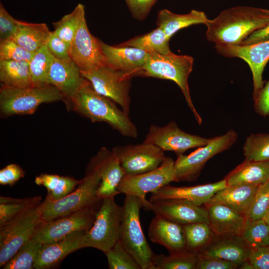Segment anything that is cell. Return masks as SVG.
Returning <instances> with one entry per match:
<instances>
[{
    "mask_svg": "<svg viewBox=\"0 0 269 269\" xmlns=\"http://www.w3.org/2000/svg\"><path fill=\"white\" fill-rule=\"evenodd\" d=\"M269 23V10L236 6L222 11L205 24L207 39L215 44L240 45L253 32Z\"/></svg>",
    "mask_w": 269,
    "mask_h": 269,
    "instance_id": "obj_1",
    "label": "cell"
},
{
    "mask_svg": "<svg viewBox=\"0 0 269 269\" xmlns=\"http://www.w3.org/2000/svg\"><path fill=\"white\" fill-rule=\"evenodd\" d=\"M70 101L75 111L92 122L106 123L127 137L137 136V129L129 115L112 100L96 92L87 79Z\"/></svg>",
    "mask_w": 269,
    "mask_h": 269,
    "instance_id": "obj_2",
    "label": "cell"
},
{
    "mask_svg": "<svg viewBox=\"0 0 269 269\" xmlns=\"http://www.w3.org/2000/svg\"><path fill=\"white\" fill-rule=\"evenodd\" d=\"M193 57L187 55H177L172 52L163 54L151 53L138 76L174 82L182 91L197 122L200 125L202 120L193 104L188 82L189 76L193 69Z\"/></svg>",
    "mask_w": 269,
    "mask_h": 269,
    "instance_id": "obj_3",
    "label": "cell"
},
{
    "mask_svg": "<svg viewBox=\"0 0 269 269\" xmlns=\"http://www.w3.org/2000/svg\"><path fill=\"white\" fill-rule=\"evenodd\" d=\"M122 207L119 241L141 269H153L154 253L146 240L139 220L142 203L135 196L126 195Z\"/></svg>",
    "mask_w": 269,
    "mask_h": 269,
    "instance_id": "obj_4",
    "label": "cell"
},
{
    "mask_svg": "<svg viewBox=\"0 0 269 269\" xmlns=\"http://www.w3.org/2000/svg\"><path fill=\"white\" fill-rule=\"evenodd\" d=\"M101 182L97 171L88 167L85 177L70 193L62 198L49 201L45 199L42 204L43 222L52 220L87 208L96 207L101 199L97 195Z\"/></svg>",
    "mask_w": 269,
    "mask_h": 269,
    "instance_id": "obj_5",
    "label": "cell"
},
{
    "mask_svg": "<svg viewBox=\"0 0 269 269\" xmlns=\"http://www.w3.org/2000/svg\"><path fill=\"white\" fill-rule=\"evenodd\" d=\"M64 99L61 92L50 84L22 88H10L1 85L0 112L5 116L32 114L42 104Z\"/></svg>",
    "mask_w": 269,
    "mask_h": 269,
    "instance_id": "obj_6",
    "label": "cell"
},
{
    "mask_svg": "<svg viewBox=\"0 0 269 269\" xmlns=\"http://www.w3.org/2000/svg\"><path fill=\"white\" fill-rule=\"evenodd\" d=\"M114 198L101 199L94 223L84 235V248H95L105 253L119 240L123 207L116 203Z\"/></svg>",
    "mask_w": 269,
    "mask_h": 269,
    "instance_id": "obj_7",
    "label": "cell"
},
{
    "mask_svg": "<svg viewBox=\"0 0 269 269\" xmlns=\"http://www.w3.org/2000/svg\"><path fill=\"white\" fill-rule=\"evenodd\" d=\"M42 204L33 207L0 228V267L5 264L32 239L42 219Z\"/></svg>",
    "mask_w": 269,
    "mask_h": 269,
    "instance_id": "obj_8",
    "label": "cell"
},
{
    "mask_svg": "<svg viewBox=\"0 0 269 269\" xmlns=\"http://www.w3.org/2000/svg\"><path fill=\"white\" fill-rule=\"evenodd\" d=\"M81 73L96 92L118 104L123 111L129 115L130 91L133 77L131 73L107 65Z\"/></svg>",
    "mask_w": 269,
    "mask_h": 269,
    "instance_id": "obj_9",
    "label": "cell"
},
{
    "mask_svg": "<svg viewBox=\"0 0 269 269\" xmlns=\"http://www.w3.org/2000/svg\"><path fill=\"white\" fill-rule=\"evenodd\" d=\"M172 181H176L174 161L171 157H166L154 170L136 175L125 174L117 190L119 194L138 198L144 207L148 202L145 198L146 194L153 193Z\"/></svg>",
    "mask_w": 269,
    "mask_h": 269,
    "instance_id": "obj_10",
    "label": "cell"
},
{
    "mask_svg": "<svg viewBox=\"0 0 269 269\" xmlns=\"http://www.w3.org/2000/svg\"><path fill=\"white\" fill-rule=\"evenodd\" d=\"M237 137L236 132L230 130L223 135L210 138L207 144L187 155H177L174 161L176 181L193 179L209 159L231 147Z\"/></svg>",
    "mask_w": 269,
    "mask_h": 269,
    "instance_id": "obj_11",
    "label": "cell"
},
{
    "mask_svg": "<svg viewBox=\"0 0 269 269\" xmlns=\"http://www.w3.org/2000/svg\"><path fill=\"white\" fill-rule=\"evenodd\" d=\"M112 151L127 175L139 174L154 170L166 157L161 148L144 142L136 145L116 146Z\"/></svg>",
    "mask_w": 269,
    "mask_h": 269,
    "instance_id": "obj_12",
    "label": "cell"
},
{
    "mask_svg": "<svg viewBox=\"0 0 269 269\" xmlns=\"http://www.w3.org/2000/svg\"><path fill=\"white\" fill-rule=\"evenodd\" d=\"M98 206L43 222L36 230L32 239L44 244L60 240L77 231H87L94 223Z\"/></svg>",
    "mask_w": 269,
    "mask_h": 269,
    "instance_id": "obj_13",
    "label": "cell"
},
{
    "mask_svg": "<svg viewBox=\"0 0 269 269\" xmlns=\"http://www.w3.org/2000/svg\"><path fill=\"white\" fill-rule=\"evenodd\" d=\"M215 48L224 57L239 58L248 64L253 76L254 99L264 85L263 73L269 61V40L247 45L215 44Z\"/></svg>",
    "mask_w": 269,
    "mask_h": 269,
    "instance_id": "obj_14",
    "label": "cell"
},
{
    "mask_svg": "<svg viewBox=\"0 0 269 269\" xmlns=\"http://www.w3.org/2000/svg\"><path fill=\"white\" fill-rule=\"evenodd\" d=\"M210 139L188 134L181 130L175 122H171L162 127L151 125L143 142L178 155L189 149L204 146Z\"/></svg>",
    "mask_w": 269,
    "mask_h": 269,
    "instance_id": "obj_15",
    "label": "cell"
},
{
    "mask_svg": "<svg viewBox=\"0 0 269 269\" xmlns=\"http://www.w3.org/2000/svg\"><path fill=\"white\" fill-rule=\"evenodd\" d=\"M70 56L81 72L106 65L101 40L89 31L85 16L71 43Z\"/></svg>",
    "mask_w": 269,
    "mask_h": 269,
    "instance_id": "obj_16",
    "label": "cell"
},
{
    "mask_svg": "<svg viewBox=\"0 0 269 269\" xmlns=\"http://www.w3.org/2000/svg\"><path fill=\"white\" fill-rule=\"evenodd\" d=\"M88 167L97 171L100 176L97 191L100 199L115 197L119 194L117 188L126 174L112 151L102 147L91 159Z\"/></svg>",
    "mask_w": 269,
    "mask_h": 269,
    "instance_id": "obj_17",
    "label": "cell"
},
{
    "mask_svg": "<svg viewBox=\"0 0 269 269\" xmlns=\"http://www.w3.org/2000/svg\"><path fill=\"white\" fill-rule=\"evenodd\" d=\"M182 225L196 222L209 223L207 210L184 199H171L151 202L143 207Z\"/></svg>",
    "mask_w": 269,
    "mask_h": 269,
    "instance_id": "obj_18",
    "label": "cell"
},
{
    "mask_svg": "<svg viewBox=\"0 0 269 269\" xmlns=\"http://www.w3.org/2000/svg\"><path fill=\"white\" fill-rule=\"evenodd\" d=\"M227 186L225 179L213 183L193 186L175 187L167 184L152 193L149 201L184 199L201 206L207 203L215 193Z\"/></svg>",
    "mask_w": 269,
    "mask_h": 269,
    "instance_id": "obj_19",
    "label": "cell"
},
{
    "mask_svg": "<svg viewBox=\"0 0 269 269\" xmlns=\"http://www.w3.org/2000/svg\"><path fill=\"white\" fill-rule=\"evenodd\" d=\"M86 231H77L60 240L42 244L37 255L33 268H53L71 253L84 248L83 238Z\"/></svg>",
    "mask_w": 269,
    "mask_h": 269,
    "instance_id": "obj_20",
    "label": "cell"
},
{
    "mask_svg": "<svg viewBox=\"0 0 269 269\" xmlns=\"http://www.w3.org/2000/svg\"><path fill=\"white\" fill-rule=\"evenodd\" d=\"M101 44L106 65L131 73L133 77L138 76L151 54L134 47L110 45L102 41Z\"/></svg>",
    "mask_w": 269,
    "mask_h": 269,
    "instance_id": "obj_21",
    "label": "cell"
},
{
    "mask_svg": "<svg viewBox=\"0 0 269 269\" xmlns=\"http://www.w3.org/2000/svg\"><path fill=\"white\" fill-rule=\"evenodd\" d=\"M80 70L72 59L54 57L48 74V83L56 87L64 99L70 101L84 83Z\"/></svg>",
    "mask_w": 269,
    "mask_h": 269,
    "instance_id": "obj_22",
    "label": "cell"
},
{
    "mask_svg": "<svg viewBox=\"0 0 269 269\" xmlns=\"http://www.w3.org/2000/svg\"><path fill=\"white\" fill-rule=\"evenodd\" d=\"M148 234L152 242L163 246L169 253L187 250L183 225L163 216L155 215Z\"/></svg>",
    "mask_w": 269,
    "mask_h": 269,
    "instance_id": "obj_23",
    "label": "cell"
},
{
    "mask_svg": "<svg viewBox=\"0 0 269 269\" xmlns=\"http://www.w3.org/2000/svg\"><path fill=\"white\" fill-rule=\"evenodd\" d=\"M209 225L214 234L220 237L241 235L246 225V217L221 204L206 207Z\"/></svg>",
    "mask_w": 269,
    "mask_h": 269,
    "instance_id": "obj_24",
    "label": "cell"
},
{
    "mask_svg": "<svg viewBox=\"0 0 269 269\" xmlns=\"http://www.w3.org/2000/svg\"><path fill=\"white\" fill-rule=\"evenodd\" d=\"M259 186L251 184L227 186L215 193L205 204V206L223 205L246 217Z\"/></svg>",
    "mask_w": 269,
    "mask_h": 269,
    "instance_id": "obj_25",
    "label": "cell"
},
{
    "mask_svg": "<svg viewBox=\"0 0 269 269\" xmlns=\"http://www.w3.org/2000/svg\"><path fill=\"white\" fill-rule=\"evenodd\" d=\"M251 250L240 236H235L223 237L198 254L201 256L220 258L241 265L248 260Z\"/></svg>",
    "mask_w": 269,
    "mask_h": 269,
    "instance_id": "obj_26",
    "label": "cell"
},
{
    "mask_svg": "<svg viewBox=\"0 0 269 269\" xmlns=\"http://www.w3.org/2000/svg\"><path fill=\"white\" fill-rule=\"evenodd\" d=\"M227 186L251 184L260 185L269 179V160L245 161L225 178Z\"/></svg>",
    "mask_w": 269,
    "mask_h": 269,
    "instance_id": "obj_27",
    "label": "cell"
},
{
    "mask_svg": "<svg viewBox=\"0 0 269 269\" xmlns=\"http://www.w3.org/2000/svg\"><path fill=\"white\" fill-rule=\"evenodd\" d=\"M208 19L202 11L192 9L189 13L180 14L162 9L157 13L156 24L170 39L178 31L194 24L205 25Z\"/></svg>",
    "mask_w": 269,
    "mask_h": 269,
    "instance_id": "obj_28",
    "label": "cell"
},
{
    "mask_svg": "<svg viewBox=\"0 0 269 269\" xmlns=\"http://www.w3.org/2000/svg\"><path fill=\"white\" fill-rule=\"evenodd\" d=\"M51 31L44 23H29L19 21L17 30L11 38L33 53L45 45Z\"/></svg>",
    "mask_w": 269,
    "mask_h": 269,
    "instance_id": "obj_29",
    "label": "cell"
},
{
    "mask_svg": "<svg viewBox=\"0 0 269 269\" xmlns=\"http://www.w3.org/2000/svg\"><path fill=\"white\" fill-rule=\"evenodd\" d=\"M0 81L2 86L10 88L33 85L29 63L26 61L0 60Z\"/></svg>",
    "mask_w": 269,
    "mask_h": 269,
    "instance_id": "obj_30",
    "label": "cell"
},
{
    "mask_svg": "<svg viewBox=\"0 0 269 269\" xmlns=\"http://www.w3.org/2000/svg\"><path fill=\"white\" fill-rule=\"evenodd\" d=\"M81 180L69 176L44 173L36 176L34 182L37 185L43 186L47 189L46 199L55 201L73 191Z\"/></svg>",
    "mask_w": 269,
    "mask_h": 269,
    "instance_id": "obj_31",
    "label": "cell"
},
{
    "mask_svg": "<svg viewBox=\"0 0 269 269\" xmlns=\"http://www.w3.org/2000/svg\"><path fill=\"white\" fill-rule=\"evenodd\" d=\"M169 40L163 30L157 27L148 33L135 36L119 45L136 47L150 53L163 54L171 52Z\"/></svg>",
    "mask_w": 269,
    "mask_h": 269,
    "instance_id": "obj_32",
    "label": "cell"
},
{
    "mask_svg": "<svg viewBox=\"0 0 269 269\" xmlns=\"http://www.w3.org/2000/svg\"><path fill=\"white\" fill-rule=\"evenodd\" d=\"M198 260V253L186 250L168 256L154 254L152 264L153 269H194Z\"/></svg>",
    "mask_w": 269,
    "mask_h": 269,
    "instance_id": "obj_33",
    "label": "cell"
},
{
    "mask_svg": "<svg viewBox=\"0 0 269 269\" xmlns=\"http://www.w3.org/2000/svg\"><path fill=\"white\" fill-rule=\"evenodd\" d=\"M39 196L13 198L0 197V228L22 214L27 210L41 203Z\"/></svg>",
    "mask_w": 269,
    "mask_h": 269,
    "instance_id": "obj_34",
    "label": "cell"
},
{
    "mask_svg": "<svg viewBox=\"0 0 269 269\" xmlns=\"http://www.w3.org/2000/svg\"><path fill=\"white\" fill-rule=\"evenodd\" d=\"M85 16V6L78 3L73 10L53 23V32L70 46L80 26L82 19Z\"/></svg>",
    "mask_w": 269,
    "mask_h": 269,
    "instance_id": "obj_35",
    "label": "cell"
},
{
    "mask_svg": "<svg viewBox=\"0 0 269 269\" xmlns=\"http://www.w3.org/2000/svg\"><path fill=\"white\" fill-rule=\"evenodd\" d=\"M187 250L198 253L209 243L213 232L208 223L196 222L183 225Z\"/></svg>",
    "mask_w": 269,
    "mask_h": 269,
    "instance_id": "obj_36",
    "label": "cell"
},
{
    "mask_svg": "<svg viewBox=\"0 0 269 269\" xmlns=\"http://www.w3.org/2000/svg\"><path fill=\"white\" fill-rule=\"evenodd\" d=\"M54 56L44 45L36 52L29 62V69L34 85L48 84V74Z\"/></svg>",
    "mask_w": 269,
    "mask_h": 269,
    "instance_id": "obj_37",
    "label": "cell"
},
{
    "mask_svg": "<svg viewBox=\"0 0 269 269\" xmlns=\"http://www.w3.org/2000/svg\"><path fill=\"white\" fill-rule=\"evenodd\" d=\"M42 244L32 238L24 244L2 268L3 269H31Z\"/></svg>",
    "mask_w": 269,
    "mask_h": 269,
    "instance_id": "obj_38",
    "label": "cell"
},
{
    "mask_svg": "<svg viewBox=\"0 0 269 269\" xmlns=\"http://www.w3.org/2000/svg\"><path fill=\"white\" fill-rule=\"evenodd\" d=\"M244 155L248 161L269 160V134L249 135L243 146Z\"/></svg>",
    "mask_w": 269,
    "mask_h": 269,
    "instance_id": "obj_39",
    "label": "cell"
},
{
    "mask_svg": "<svg viewBox=\"0 0 269 269\" xmlns=\"http://www.w3.org/2000/svg\"><path fill=\"white\" fill-rule=\"evenodd\" d=\"M241 237L252 249L269 246V225L264 219L246 224Z\"/></svg>",
    "mask_w": 269,
    "mask_h": 269,
    "instance_id": "obj_40",
    "label": "cell"
},
{
    "mask_svg": "<svg viewBox=\"0 0 269 269\" xmlns=\"http://www.w3.org/2000/svg\"><path fill=\"white\" fill-rule=\"evenodd\" d=\"M105 254L110 269H141L119 240Z\"/></svg>",
    "mask_w": 269,
    "mask_h": 269,
    "instance_id": "obj_41",
    "label": "cell"
},
{
    "mask_svg": "<svg viewBox=\"0 0 269 269\" xmlns=\"http://www.w3.org/2000/svg\"><path fill=\"white\" fill-rule=\"evenodd\" d=\"M269 208V179L259 186L251 207L246 216V223L264 219Z\"/></svg>",
    "mask_w": 269,
    "mask_h": 269,
    "instance_id": "obj_42",
    "label": "cell"
},
{
    "mask_svg": "<svg viewBox=\"0 0 269 269\" xmlns=\"http://www.w3.org/2000/svg\"><path fill=\"white\" fill-rule=\"evenodd\" d=\"M34 53L25 49L12 39L0 41V60L26 61L29 63Z\"/></svg>",
    "mask_w": 269,
    "mask_h": 269,
    "instance_id": "obj_43",
    "label": "cell"
},
{
    "mask_svg": "<svg viewBox=\"0 0 269 269\" xmlns=\"http://www.w3.org/2000/svg\"><path fill=\"white\" fill-rule=\"evenodd\" d=\"M19 21L13 17L0 3V41L11 39L18 27Z\"/></svg>",
    "mask_w": 269,
    "mask_h": 269,
    "instance_id": "obj_44",
    "label": "cell"
},
{
    "mask_svg": "<svg viewBox=\"0 0 269 269\" xmlns=\"http://www.w3.org/2000/svg\"><path fill=\"white\" fill-rule=\"evenodd\" d=\"M46 45L50 53L55 58L61 60L71 59V46L58 37L53 31H51Z\"/></svg>",
    "mask_w": 269,
    "mask_h": 269,
    "instance_id": "obj_45",
    "label": "cell"
},
{
    "mask_svg": "<svg viewBox=\"0 0 269 269\" xmlns=\"http://www.w3.org/2000/svg\"><path fill=\"white\" fill-rule=\"evenodd\" d=\"M157 0H125L132 16L139 21L148 15Z\"/></svg>",
    "mask_w": 269,
    "mask_h": 269,
    "instance_id": "obj_46",
    "label": "cell"
},
{
    "mask_svg": "<svg viewBox=\"0 0 269 269\" xmlns=\"http://www.w3.org/2000/svg\"><path fill=\"white\" fill-rule=\"evenodd\" d=\"M24 175V172L18 165L9 164L0 170V184L13 186Z\"/></svg>",
    "mask_w": 269,
    "mask_h": 269,
    "instance_id": "obj_47",
    "label": "cell"
},
{
    "mask_svg": "<svg viewBox=\"0 0 269 269\" xmlns=\"http://www.w3.org/2000/svg\"><path fill=\"white\" fill-rule=\"evenodd\" d=\"M238 266L237 264L220 258L206 257L199 255V260L196 269H233L236 268Z\"/></svg>",
    "mask_w": 269,
    "mask_h": 269,
    "instance_id": "obj_48",
    "label": "cell"
},
{
    "mask_svg": "<svg viewBox=\"0 0 269 269\" xmlns=\"http://www.w3.org/2000/svg\"><path fill=\"white\" fill-rule=\"evenodd\" d=\"M248 260L254 269H269V246L252 249Z\"/></svg>",
    "mask_w": 269,
    "mask_h": 269,
    "instance_id": "obj_49",
    "label": "cell"
},
{
    "mask_svg": "<svg viewBox=\"0 0 269 269\" xmlns=\"http://www.w3.org/2000/svg\"><path fill=\"white\" fill-rule=\"evenodd\" d=\"M255 111L263 117L269 115V80L254 99Z\"/></svg>",
    "mask_w": 269,
    "mask_h": 269,
    "instance_id": "obj_50",
    "label": "cell"
},
{
    "mask_svg": "<svg viewBox=\"0 0 269 269\" xmlns=\"http://www.w3.org/2000/svg\"><path fill=\"white\" fill-rule=\"evenodd\" d=\"M269 40V23L251 34L240 45H247Z\"/></svg>",
    "mask_w": 269,
    "mask_h": 269,
    "instance_id": "obj_51",
    "label": "cell"
},
{
    "mask_svg": "<svg viewBox=\"0 0 269 269\" xmlns=\"http://www.w3.org/2000/svg\"><path fill=\"white\" fill-rule=\"evenodd\" d=\"M241 269H254L253 267L251 265V264L250 263L249 260L246 261L244 262L243 263L241 264Z\"/></svg>",
    "mask_w": 269,
    "mask_h": 269,
    "instance_id": "obj_52",
    "label": "cell"
},
{
    "mask_svg": "<svg viewBox=\"0 0 269 269\" xmlns=\"http://www.w3.org/2000/svg\"><path fill=\"white\" fill-rule=\"evenodd\" d=\"M264 219L266 220V221L267 222V223L269 225V208L265 217L264 218Z\"/></svg>",
    "mask_w": 269,
    "mask_h": 269,
    "instance_id": "obj_53",
    "label": "cell"
}]
</instances>
